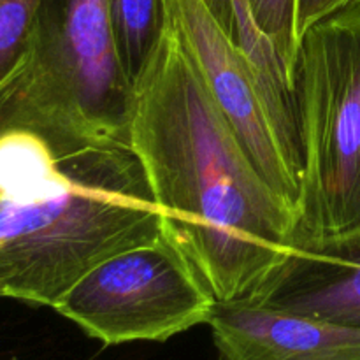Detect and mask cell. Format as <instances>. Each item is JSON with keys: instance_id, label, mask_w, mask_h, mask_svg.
Masks as SVG:
<instances>
[{"instance_id": "6da1fadb", "label": "cell", "mask_w": 360, "mask_h": 360, "mask_svg": "<svg viewBox=\"0 0 360 360\" xmlns=\"http://www.w3.org/2000/svg\"><path fill=\"white\" fill-rule=\"evenodd\" d=\"M129 144L181 248L218 302H250L295 248L297 213L274 192L167 20L132 81Z\"/></svg>"}, {"instance_id": "7a4b0ae2", "label": "cell", "mask_w": 360, "mask_h": 360, "mask_svg": "<svg viewBox=\"0 0 360 360\" xmlns=\"http://www.w3.org/2000/svg\"><path fill=\"white\" fill-rule=\"evenodd\" d=\"M162 234L129 141L67 127L0 132V299L53 309L98 262Z\"/></svg>"}, {"instance_id": "3957f363", "label": "cell", "mask_w": 360, "mask_h": 360, "mask_svg": "<svg viewBox=\"0 0 360 360\" xmlns=\"http://www.w3.org/2000/svg\"><path fill=\"white\" fill-rule=\"evenodd\" d=\"M294 97L301 150L295 245L360 243V4L302 35Z\"/></svg>"}, {"instance_id": "277c9868", "label": "cell", "mask_w": 360, "mask_h": 360, "mask_svg": "<svg viewBox=\"0 0 360 360\" xmlns=\"http://www.w3.org/2000/svg\"><path fill=\"white\" fill-rule=\"evenodd\" d=\"M130 98L108 0H42L23 62L0 88V132L60 125L129 141Z\"/></svg>"}, {"instance_id": "5b68a950", "label": "cell", "mask_w": 360, "mask_h": 360, "mask_svg": "<svg viewBox=\"0 0 360 360\" xmlns=\"http://www.w3.org/2000/svg\"><path fill=\"white\" fill-rule=\"evenodd\" d=\"M217 304L192 260L162 234L98 262L53 309L91 340L118 347L207 326Z\"/></svg>"}, {"instance_id": "8992f818", "label": "cell", "mask_w": 360, "mask_h": 360, "mask_svg": "<svg viewBox=\"0 0 360 360\" xmlns=\"http://www.w3.org/2000/svg\"><path fill=\"white\" fill-rule=\"evenodd\" d=\"M167 20L185 42L204 84L259 171L297 213L301 169L285 148L259 72L204 0H164ZM299 221V213H297Z\"/></svg>"}, {"instance_id": "52a82bcc", "label": "cell", "mask_w": 360, "mask_h": 360, "mask_svg": "<svg viewBox=\"0 0 360 360\" xmlns=\"http://www.w3.org/2000/svg\"><path fill=\"white\" fill-rule=\"evenodd\" d=\"M207 326L217 360H360V327L255 302H218Z\"/></svg>"}, {"instance_id": "ba28073f", "label": "cell", "mask_w": 360, "mask_h": 360, "mask_svg": "<svg viewBox=\"0 0 360 360\" xmlns=\"http://www.w3.org/2000/svg\"><path fill=\"white\" fill-rule=\"evenodd\" d=\"M250 302L360 327V243L295 245Z\"/></svg>"}, {"instance_id": "9c48e42d", "label": "cell", "mask_w": 360, "mask_h": 360, "mask_svg": "<svg viewBox=\"0 0 360 360\" xmlns=\"http://www.w3.org/2000/svg\"><path fill=\"white\" fill-rule=\"evenodd\" d=\"M218 23L246 53L266 88L274 122L288 150H297L294 81L269 39L257 27L248 0H204Z\"/></svg>"}, {"instance_id": "30bf717a", "label": "cell", "mask_w": 360, "mask_h": 360, "mask_svg": "<svg viewBox=\"0 0 360 360\" xmlns=\"http://www.w3.org/2000/svg\"><path fill=\"white\" fill-rule=\"evenodd\" d=\"M120 60L130 81L143 70L165 27L164 0H108Z\"/></svg>"}, {"instance_id": "8fae6325", "label": "cell", "mask_w": 360, "mask_h": 360, "mask_svg": "<svg viewBox=\"0 0 360 360\" xmlns=\"http://www.w3.org/2000/svg\"><path fill=\"white\" fill-rule=\"evenodd\" d=\"M42 0H0V88L23 62Z\"/></svg>"}, {"instance_id": "7c38bea8", "label": "cell", "mask_w": 360, "mask_h": 360, "mask_svg": "<svg viewBox=\"0 0 360 360\" xmlns=\"http://www.w3.org/2000/svg\"><path fill=\"white\" fill-rule=\"evenodd\" d=\"M257 27L269 39L294 81L299 41L295 34L297 0H248Z\"/></svg>"}, {"instance_id": "4fadbf2b", "label": "cell", "mask_w": 360, "mask_h": 360, "mask_svg": "<svg viewBox=\"0 0 360 360\" xmlns=\"http://www.w3.org/2000/svg\"><path fill=\"white\" fill-rule=\"evenodd\" d=\"M360 4V0H297L295 4V34L301 44V39L309 28L319 21Z\"/></svg>"}, {"instance_id": "5bb4252c", "label": "cell", "mask_w": 360, "mask_h": 360, "mask_svg": "<svg viewBox=\"0 0 360 360\" xmlns=\"http://www.w3.org/2000/svg\"><path fill=\"white\" fill-rule=\"evenodd\" d=\"M11 360H20V359H16V357H13V359H11Z\"/></svg>"}]
</instances>
